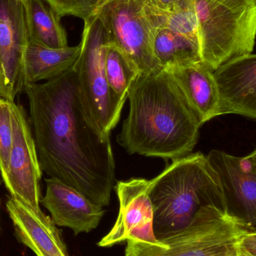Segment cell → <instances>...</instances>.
I'll list each match as a JSON object with an SVG mask.
<instances>
[{"mask_svg": "<svg viewBox=\"0 0 256 256\" xmlns=\"http://www.w3.org/2000/svg\"><path fill=\"white\" fill-rule=\"evenodd\" d=\"M24 90L42 172L98 206H109L116 176L110 137L86 112L74 67L43 84H26Z\"/></svg>", "mask_w": 256, "mask_h": 256, "instance_id": "obj_1", "label": "cell"}, {"mask_svg": "<svg viewBox=\"0 0 256 256\" xmlns=\"http://www.w3.org/2000/svg\"><path fill=\"white\" fill-rule=\"evenodd\" d=\"M118 142L129 154L168 160L190 154L202 124L168 69L138 76Z\"/></svg>", "mask_w": 256, "mask_h": 256, "instance_id": "obj_2", "label": "cell"}, {"mask_svg": "<svg viewBox=\"0 0 256 256\" xmlns=\"http://www.w3.org/2000/svg\"><path fill=\"white\" fill-rule=\"evenodd\" d=\"M149 194L158 240L186 227L202 206L228 212L218 173L200 152L172 160L150 180Z\"/></svg>", "mask_w": 256, "mask_h": 256, "instance_id": "obj_3", "label": "cell"}, {"mask_svg": "<svg viewBox=\"0 0 256 256\" xmlns=\"http://www.w3.org/2000/svg\"><path fill=\"white\" fill-rule=\"evenodd\" d=\"M203 64L214 72L252 54L256 39V0H192Z\"/></svg>", "mask_w": 256, "mask_h": 256, "instance_id": "obj_4", "label": "cell"}, {"mask_svg": "<svg viewBox=\"0 0 256 256\" xmlns=\"http://www.w3.org/2000/svg\"><path fill=\"white\" fill-rule=\"evenodd\" d=\"M250 228L236 215L202 206L186 227L158 239L161 248L129 240L126 256H238V242Z\"/></svg>", "mask_w": 256, "mask_h": 256, "instance_id": "obj_5", "label": "cell"}, {"mask_svg": "<svg viewBox=\"0 0 256 256\" xmlns=\"http://www.w3.org/2000/svg\"><path fill=\"white\" fill-rule=\"evenodd\" d=\"M108 44L123 56L138 76L164 68L156 58V34L166 16L158 14L144 0H108L98 12Z\"/></svg>", "mask_w": 256, "mask_h": 256, "instance_id": "obj_6", "label": "cell"}, {"mask_svg": "<svg viewBox=\"0 0 256 256\" xmlns=\"http://www.w3.org/2000/svg\"><path fill=\"white\" fill-rule=\"evenodd\" d=\"M81 52L74 66L82 106L103 135H110L121 114L112 102L106 74L108 42L97 16L84 22Z\"/></svg>", "mask_w": 256, "mask_h": 256, "instance_id": "obj_7", "label": "cell"}, {"mask_svg": "<svg viewBox=\"0 0 256 256\" xmlns=\"http://www.w3.org/2000/svg\"><path fill=\"white\" fill-rule=\"evenodd\" d=\"M12 112L13 146L7 171L2 177L10 197L40 212L42 170L34 137L22 106L12 102Z\"/></svg>", "mask_w": 256, "mask_h": 256, "instance_id": "obj_8", "label": "cell"}, {"mask_svg": "<svg viewBox=\"0 0 256 256\" xmlns=\"http://www.w3.org/2000/svg\"><path fill=\"white\" fill-rule=\"evenodd\" d=\"M150 180L131 178L115 186L120 212L112 230L100 240V248H109L122 242H140L161 248L154 230V207L149 194Z\"/></svg>", "mask_w": 256, "mask_h": 256, "instance_id": "obj_9", "label": "cell"}, {"mask_svg": "<svg viewBox=\"0 0 256 256\" xmlns=\"http://www.w3.org/2000/svg\"><path fill=\"white\" fill-rule=\"evenodd\" d=\"M30 42L26 10L19 0H0V68L3 97L14 102L24 90V58Z\"/></svg>", "mask_w": 256, "mask_h": 256, "instance_id": "obj_10", "label": "cell"}, {"mask_svg": "<svg viewBox=\"0 0 256 256\" xmlns=\"http://www.w3.org/2000/svg\"><path fill=\"white\" fill-rule=\"evenodd\" d=\"M46 194L40 204L50 212L57 226L70 228L75 236L96 230L104 215L103 208L78 190L52 178L45 179Z\"/></svg>", "mask_w": 256, "mask_h": 256, "instance_id": "obj_11", "label": "cell"}, {"mask_svg": "<svg viewBox=\"0 0 256 256\" xmlns=\"http://www.w3.org/2000/svg\"><path fill=\"white\" fill-rule=\"evenodd\" d=\"M220 96L219 116L256 118V54L238 57L214 72Z\"/></svg>", "mask_w": 256, "mask_h": 256, "instance_id": "obj_12", "label": "cell"}, {"mask_svg": "<svg viewBox=\"0 0 256 256\" xmlns=\"http://www.w3.org/2000/svg\"><path fill=\"white\" fill-rule=\"evenodd\" d=\"M224 190L230 213L256 228V176L242 164V158L213 150L207 155Z\"/></svg>", "mask_w": 256, "mask_h": 256, "instance_id": "obj_13", "label": "cell"}, {"mask_svg": "<svg viewBox=\"0 0 256 256\" xmlns=\"http://www.w3.org/2000/svg\"><path fill=\"white\" fill-rule=\"evenodd\" d=\"M14 234L36 256H70L57 226L43 212H36L10 197L6 202Z\"/></svg>", "mask_w": 256, "mask_h": 256, "instance_id": "obj_14", "label": "cell"}, {"mask_svg": "<svg viewBox=\"0 0 256 256\" xmlns=\"http://www.w3.org/2000/svg\"><path fill=\"white\" fill-rule=\"evenodd\" d=\"M168 70L202 124L219 116V91L214 72L203 62Z\"/></svg>", "mask_w": 256, "mask_h": 256, "instance_id": "obj_15", "label": "cell"}, {"mask_svg": "<svg viewBox=\"0 0 256 256\" xmlns=\"http://www.w3.org/2000/svg\"><path fill=\"white\" fill-rule=\"evenodd\" d=\"M81 48L80 43L78 46L54 49L28 42L24 54V88L26 84L51 80L73 68Z\"/></svg>", "mask_w": 256, "mask_h": 256, "instance_id": "obj_16", "label": "cell"}, {"mask_svg": "<svg viewBox=\"0 0 256 256\" xmlns=\"http://www.w3.org/2000/svg\"><path fill=\"white\" fill-rule=\"evenodd\" d=\"M24 7L30 42L54 49L68 46L61 16L45 0H27Z\"/></svg>", "mask_w": 256, "mask_h": 256, "instance_id": "obj_17", "label": "cell"}, {"mask_svg": "<svg viewBox=\"0 0 256 256\" xmlns=\"http://www.w3.org/2000/svg\"><path fill=\"white\" fill-rule=\"evenodd\" d=\"M155 54L164 68L172 69L202 62L200 45L164 26L158 30Z\"/></svg>", "mask_w": 256, "mask_h": 256, "instance_id": "obj_18", "label": "cell"}, {"mask_svg": "<svg viewBox=\"0 0 256 256\" xmlns=\"http://www.w3.org/2000/svg\"><path fill=\"white\" fill-rule=\"evenodd\" d=\"M106 74L114 106L122 114L130 90L138 75L123 56L109 44L106 52Z\"/></svg>", "mask_w": 256, "mask_h": 256, "instance_id": "obj_19", "label": "cell"}, {"mask_svg": "<svg viewBox=\"0 0 256 256\" xmlns=\"http://www.w3.org/2000/svg\"><path fill=\"white\" fill-rule=\"evenodd\" d=\"M61 18L74 16L90 20L97 15L108 0H45Z\"/></svg>", "mask_w": 256, "mask_h": 256, "instance_id": "obj_20", "label": "cell"}, {"mask_svg": "<svg viewBox=\"0 0 256 256\" xmlns=\"http://www.w3.org/2000/svg\"><path fill=\"white\" fill-rule=\"evenodd\" d=\"M12 102L6 99H0V165L2 176L7 171L13 146Z\"/></svg>", "mask_w": 256, "mask_h": 256, "instance_id": "obj_21", "label": "cell"}, {"mask_svg": "<svg viewBox=\"0 0 256 256\" xmlns=\"http://www.w3.org/2000/svg\"><path fill=\"white\" fill-rule=\"evenodd\" d=\"M238 256H256V228H250L237 244Z\"/></svg>", "mask_w": 256, "mask_h": 256, "instance_id": "obj_22", "label": "cell"}, {"mask_svg": "<svg viewBox=\"0 0 256 256\" xmlns=\"http://www.w3.org/2000/svg\"><path fill=\"white\" fill-rule=\"evenodd\" d=\"M144 1L158 14L166 16L178 8L182 0H144Z\"/></svg>", "mask_w": 256, "mask_h": 256, "instance_id": "obj_23", "label": "cell"}, {"mask_svg": "<svg viewBox=\"0 0 256 256\" xmlns=\"http://www.w3.org/2000/svg\"><path fill=\"white\" fill-rule=\"evenodd\" d=\"M242 164L256 176V149L245 158H242Z\"/></svg>", "mask_w": 256, "mask_h": 256, "instance_id": "obj_24", "label": "cell"}, {"mask_svg": "<svg viewBox=\"0 0 256 256\" xmlns=\"http://www.w3.org/2000/svg\"><path fill=\"white\" fill-rule=\"evenodd\" d=\"M2 98H4V97L2 94V79L1 68H0V99Z\"/></svg>", "mask_w": 256, "mask_h": 256, "instance_id": "obj_25", "label": "cell"}, {"mask_svg": "<svg viewBox=\"0 0 256 256\" xmlns=\"http://www.w3.org/2000/svg\"><path fill=\"white\" fill-rule=\"evenodd\" d=\"M2 182V177L1 165H0V185H1Z\"/></svg>", "mask_w": 256, "mask_h": 256, "instance_id": "obj_26", "label": "cell"}, {"mask_svg": "<svg viewBox=\"0 0 256 256\" xmlns=\"http://www.w3.org/2000/svg\"><path fill=\"white\" fill-rule=\"evenodd\" d=\"M21 2L24 3V4H25L26 3L27 0H19Z\"/></svg>", "mask_w": 256, "mask_h": 256, "instance_id": "obj_27", "label": "cell"}, {"mask_svg": "<svg viewBox=\"0 0 256 256\" xmlns=\"http://www.w3.org/2000/svg\"></svg>", "mask_w": 256, "mask_h": 256, "instance_id": "obj_28", "label": "cell"}]
</instances>
